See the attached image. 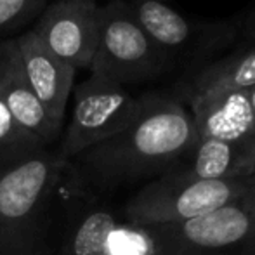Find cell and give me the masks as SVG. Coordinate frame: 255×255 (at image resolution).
<instances>
[{
	"instance_id": "obj_16",
	"label": "cell",
	"mask_w": 255,
	"mask_h": 255,
	"mask_svg": "<svg viewBox=\"0 0 255 255\" xmlns=\"http://www.w3.org/2000/svg\"><path fill=\"white\" fill-rule=\"evenodd\" d=\"M243 35H245V40L255 42V10L249 16V19L245 21V26H243Z\"/></svg>"
},
{
	"instance_id": "obj_19",
	"label": "cell",
	"mask_w": 255,
	"mask_h": 255,
	"mask_svg": "<svg viewBox=\"0 0 255 255\" xmlns=\"http://www.w3.org/2000/svg\"><path fill=\"white\" fill-rule=\"evenodd\" d=\"M252 177L255 179V163H254V175H252Z\"/></svg>"
},
{
	"instance_id": "obj_3",
	"label": "cell",
	"mask_w": 255,
	"mask_h": 255,
	"mask_svg": "<svg viewBox=\"0 0 255 255\" xmlns=\"http://www.w3.org/2000/svg\"><path fill=\"white\" fill-rule=\"evenodd\" d=\"M254 186V177L208 181L175 168L142 186L125 203L122 214L125 221L134 224H174L240 202Z\"/></svg>"
},
{
	"instance_id": "obj_18",
	"label": "cell",
	"mask_w": 255,
	"mask_h": 255,
	"mask_svg": "<svg viewBox=\"0 0 255 255\" xmlns=\"http://www.w3.org/2000/svg\"><path fill=\"white\" fill-rule=\"evenodd\" d=\"M134 2H163V0H134Z\"/></svg>"
},
{
	"instance_id": "obj_14",
	"label": "cell",
	"mask_w": 255,
	"mask_h": 255,
	"mask_svg": "<svg viewBox=\"0 0 255 255\" xmlns=\"http://www.w3.org/2000/svg\"><path fill=\"white\" fill-rule=\"evenodd\" d=\"M45 5L47 0H0V37L37 19Z\"/></svg>"
},
{
	"instance_id": "obj_11",
	"label": "cell",
	"mask_w": 255,
	"mask_h": 255,
	"mask_svg": "<svg viewBox=\"0 0 255 255\" xmlns=\"http://www.w3.org/2000/svg\"><path fill=\"white\" fill-rule=\"evenodd\" d=\"M0 98L23 130L38 139L45 148L57 142L61 127L28 84L14 38L0 42Z\"/></svg>"
},
{
	"instance_id": "obj_1",
	"label": "cell",
	"mask_w": 255,
	"mask_h": 255,
	"mask_svg": "<svg viewBox=\"0 0 255 255\" xmlns=\"http://www.w3.org/2000/svg\"><path fill=\"white\" fill-rule=\"evenodd\" d=\"M196 139L193 115L179 96L148 92L139 96L127 127L75 156L68 163V175L80 195L115 191L167 174Z\"/></svg>"
},
{
	"instance_id": "obj_2",
	"label": "cell",
	"mask_w": 255,
	"mask_h": 255,
	"mask_svg": "<svg viewBox=\"0 0 255 255\" xmlns=\"http://www.w3.org/2000/svg\"><path fill=\"white\" fill-rule=\"evenodd\" d=\"M68 161L44 148L0 168V255H38L47 215Z\"/></svg>"
},
{
	"instance_id": "obj_12",
	"label": "cell",
	"mask_w": 255,
	"mask_h": 255,
	"mask_svg": "<svg viewBox=\"0 0 255 255\" xmlns=\"http://www.w3.org/2000/svg\"><path fill=\"white\" fill-rule=\"evenodd\" d=\"M255 85V42L243 44L221 59L195 68L186 82V98L214 91H249Z\"/></svg>"
},
{
	"instance_id": "obj_4",
	"label": "cell",
	"mask_w": 255,
	"mask_h": 255,
	"mask_svg": "<svg viewBox=\"0 0 255 255\" xmlns=\"http://www.w3.org/2000/svg\"><path fill=\"white\" fill-rule=\"evenodd\" d=\"M170 63L134 19L128 3L113 0L99 5V30L89 71L120 85L160 77Z\"/></svg>"
},
{
	"instance_id": "obj_8",
	"label": "cell",
	"mask_w": 255,
	"mask_h": 255,
	"mask_svg": "<svg viewBox=\"0 0 255 255\" xmlns=\"http://www.w3.org/2000/svg\"><path fill=\"white\" fill-rule=\"evenodd\" d=\"M30 30L75 70H89L98 42L99 5L96 0H56Z\"/></svg>"
},
{
	"instance_id": "obj_7",
	"label": "cell",
	"mask_w": 255,
	"mask_h": 255,
	"mask_svg": "<svg viewBox=\"0 0 255 255\" xmlns=\"http://www.w3.org/2000/svg\"><path fill=\"white\" fill-rule=\"evenodd\" d=\"M149 228L165 255H210L238 247L255 255V228L242 200L188 221Z\"/></svg>"
},
{
	"instance_id": "obj_15",
	"label": "cell",
	"mask_w": 255,
	"mask_h": 255,
	"mask_svg": "<svg viewBox=\"0 0 255 255\" xmlns=\"http://www.w3.org/2000/svg\"><path fill=\"white\" fill-rule=\"evenodd\" d=\"M242 203H243V207H245L247 214H249L250 221H252V224H254V228H255V186H254L252 189H250L249 193H247L245 196H243Z\"/></svg>"
},
{
	"instance_id": "obj_13",
	"label": "cell",
	"mask_w": 255,
	"mask_h": 255,
	"mask_svg": "<svg viewBox=\"0 0 255 255\" xmlns=\"http://www.w3.org/2000/svg\"><path fill=\"white\" fill-rule=\"evenodd\" d=\"M45 146L19 127L0 98V168L40 151Z\"/></svg>"
},
{
	"instance_id": "obj_17",
	"label": "cell",
	"mask_w": 255,
	"mask_h": 255,
	"mask_svg": "<svg viewBox=\"0 0 255 255\" xmlns=\"http://www.w3.org/2000/svg\"><path fill=\"white\" fill-rule=\"evenodd\" d=\"M247 96H249V101H250V108H252L254 115H255V85L252 89H249L247 91Z\"/></svg>"
},
{
	"instance_id": "obj_10",
	"label": "cell",
	"mask_w": 255,
	"mask_h": 255,
	"mask_svg": "<svg viewBox=\"0 0 255 255\" xmlns=\"http://www.w3.org/2000/svg\"><path fill=\"white\" fill-rule=\"evenodd\" d=\"M23 71L35 96L57 125H63L66 106L75 87V68L57 57L31 30L14 38Z\"/></svg>"
},
{
	"instance_id": "obj_5",
	"label": "cell",
	"mask_w": 255,
	"mask_h": 255,
	"mask_svg": "<svg viewBox=\"0 0 255 255\" xmlns=\"http://www.w3.org/2000/svg\"><path fill=\"white\" fill-rule=\"evenodd\" d=\"M139 106L124 85L91 73L73 87V108L56 151L70 163L75 156L110 139L128 125Z\"/></svg>"
},
{
	"instance_id": "obj_6",
	"label": "cell",
	"mask_w": 255,
	"mask_h": 255,
	"mask_svg": "<svg viewBox=\"0 0 255 255\" xmlns=\"http://www.w3.org/2000/svg\"><path fill=\"white\" fill-rule=\"evenodd\" d=\"M128 9L170 66L186 61L195 70L196 63L215 49L224 47L235 33L224 23H196L188 19L163 2H132Z\"/></svg>"
},
{
	"instance_id": "obj_9",
	"label": "cell",
	"mask_w": 255,
	"mask_h": 255,
	"mask_svg": "<svg viewBox=\"0 0 255 255\" xmlns=\"http://www.w3.org/2000/svg\"><path fill=\"white\" fill-rule=\"evenodd\" d=\"M198 139L255 146V115L247 91H214L188 98Z\"/></svg>"
}]
</instances>
